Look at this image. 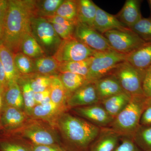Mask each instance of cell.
I'll return each instance as SVG.
<instances>
[{
    "label": "cell",
    "instance_id": "1",
    "mask_svg": "<svg viewBox=\"0 0 151 151\" xmlns=\"http://www.w3.org/2000/svg\"><path fill=\"white\" fill-rule=\"evenodd\" d=\"M35 1L9 0L1 42L14 54L21 52L24 37L31 34V22L36 17Z\"/></svg>",
    "mask_w": 151,
    "mask_h": 151
},
{
    "label": "cell",
    "instance_id": "2",
    "mask_svg": "<svg viewBox=\"0 0 151 151\" xmlns=\"http://www.w3.org/2000/svg\"><path fill=\"white\" fill-rule=\"evenodd\" d=\"M55 126L70 145L80 150L89 148L101 130L85 119L66 112L59 116Z\"/></svg>",
    "mask_w": 151,
    "mask_h": 151
},
{
    "label": "cell",
    "instance_id": "3",
    "mask_svg": "<svg viewBox=\"0 0 151 151\" xmlns=\"http://www.w3.org/2000/svg\"><path fill=\"white\" fill-rule=\"evenodd\" d=\"M145 95L132 96L125 108L114 118L109 128L121 136L133 137L140 126L143 111L147 107Z\"/></svg>",
    "mask_w": 151,
    "mask_h": 151
},
{
    "label": "cell",
    "instance_id": "4",
    "mask_svg": "<svg viewBox=\"0 0 151 151\" xmlns=\"http://www.w3.org/2000/svg\"><path fill=\"white\" fill-rule=\"evenodd\" d=\"M127 55L114 50L96 52L93 56L89 72L86 75L87 82L93 83L98 79L111 75L119 64L127 60Z\"/></svg>",
    "mask_w": 151,
    "mask_h": 151
},
{
    "label": "cell",
    "instance_id": "5",
    "mask_svg": "<svg viewBox=\"0 0 151 151\" xmlns=\"http://www.w3.org/2000/svg\"><path fill=\"white\" fill-rule=\"evenodd\" d=\"M31 34L46 56H53L62 40L55 32L51 23L41 17L33 18Z\"/></svg>",
    "mask_w": 151,
    "mask_h": 151
},
{
    "label": "cell",
    "instance_id": "6",
    "mask_svg": "<svg viewBox=\"0 0 151 151\" xmlns=\"http://www.w3.org/2000/svg\"><path fill=\"white\" fill-rule=\"evenodd\" d=\"M144 72L126 60L119 64L111 75L118 80L124 92L132 96H139L144 95L142 88Z\"/></svg>",
    "mask_w": 151,
    "mask_h": 151
},
{
    "label": "cell",
    "instance_id": "7",
    "mask_svg": "<svg viewBox=\"0 0 151 151\" xmlns=\"http://www.w3.org/2000/svg\"><path fill=\"white\" fill-rule=\"evenodd\" d=\"M14 137H22L35 145H58V138L53 130L37 122H27L18 129L3 133Z\"/></svg>",
    "mask_w": 151,
    "mask_h": 151
},
{
    "label": "cell",
    "instance_id": "8",
    "mask_svg": "<svg viewBox=\"0 0 151 151\" xmlns=\"http://www.w3.org/2000/svg\"><path fill=\"white\" fill-rule=\"evenodd\" d=\"M102 35L113 49L127 55L134 52L146 42L131 29L112 30Z\"/></svg>",
    "mask_w": 151,
    "mask_h": 151
},
{
    "label": "cell",
    "instance_id": "9",
    "mask_svg": "<svg viewBox=\"0 0 151 151\" xmlns=\"http://www.w3.org/2000/svg\"><path fill=\"white\" fill-rule=\"evenodd\" d=\"M96 52L73 36L62 40L53 56L59 63L80 61L94 56Z\"/></svg>",
    "mask_w": 151,
    "mask_h": 151
},
{
    "label": "cell",
    "instance_id": "10",
    "mask_svg": "<svg viewBox=\"0 0 151 151\" xmlns=\"http://www.w3.org/2000/svg\"><path fill=\"white\" fill-rule=\"evenodd\" d=\"M73 35L86 46L97 52L113 50L102 34L86 25L78 23L76 26Z\"/></svg>",
    "mask_w": 151,
    "mask_h": 151
},
{
    "label": "cell",
    "instance_id": "11",
    "mask_svg": "<svg viewBox=\"0 0 151 151\" xmlns=\"http://www.w3.org/2000/svg\"><path fill=\"white\" fill-rule=\"evenodd\" d=\"M73 111L81 118L101 128L109 127L114 119L100 103L73 108Z\"/></svg>",
    "mask_w": 151,
    "mask_h": 151
},
{
    "label": "cell",
    "instance_id": "12",
    "mask_svg": "<svg viewBox=\"0 0 151 151\" xmlns=\"http://www.w3.org/2000/svg\"><path fill=\"white\" fill-rule=\"evenodd\" d=\"M28 117L23 110L4 105L0 117L1 130L10 133L18 129L27 122Z\"/></svg>",
    "mask_w": 151,
    "mask_h": 151
},
{
    "label": "cell",
    "instance_id": "13",
    "mask_svg": "<svg viewBox=\"0 0 151 151\" xmlns=\"http://www.w3.org/2000/svg\"><path fill=\"white\" fill-rule=\"evenodd\" d=\"M100 103L94 83L88 82L69 95L67 105L68 108H73Z\"/></svg>",
    "mask_w": 151,
    "mask_h": 151
},
{
    "label": "cell",
    "instance_id": "14",
    "mask_svg": "<svg viewBox=\"0 0 151 151\" xmlns=\"http://www.w3.org/2000/svg\"><path fill=\"white\" fill-rule=\"evenodd\" d=\"M68 109L67 106L56 105L51 102L44 105H35L30 117L48 122L50 125L55 126L59 116Z\"/></svg>",
    "mask_w": 151,
    "mask_h": 151
},
{
    "label": "cell",
    "instance_id": "15",
    "mask_svg": "<svg viewBox=\"0 0 151 151\" xmlns=\"http://www.w3.org/2000/svg\"><path fill=\"white\" fill-rule=\"evenodd\" d=\"M93 28L102 34L112 30L130 29L127 26L119 21L116 16L108 13L97 6Z\"/></svg>",
    "mask_w": 151,
    "mask_h": 151
},
{
    "label": "cell",
    "instance_id": "16",
    "mask_svg": "<svg viewBox=\"0 0 151 151\" xmlns=\"http://www.w3.org/2000/svg\"><path fill=\"white\" fill-rule=\"evenodd\" d=\"M121 136L111 128H101L97 137L89 147V151H113L119 145Z\"/></svg>",
    "mask_w": 151,
    "mask_h": 151
},
{
    "label": "cell",
    "instance_id": "17",
    "mask_svg": "<svg viewBox=\"0 0 151 151\" xmlns=\"http://www.w3.org/2000/svg\"><path fill=\"white\" fill-rule=\"evenodd\" d=\"M142 1L127 0L119 13L116 16L119 21L131 28L142 18L140 11Z\"/></svg>",
    "mask_w": 151,
    "mask_h": 151
},
{
    "label": "cell",
    "instance_id": "18",
    "mask_svg": "<svg viewBox=\"0 0 151 151\" xmlns=\"http://www.w3.org/2000/svg\"><path fill=\"white\" fill-rule=\"evenodd\" d=\"M100 101L124 92L116 77L110 75L93 82Z\"/></svg>",
    "mask_w": 151,
    "mask_h": 151
},
{
    "label": "cell",
    "instance_id": "19",
    "mask_svg": "<svg viewBox=\"0 0 151 151\" xmlns=\"http://www.w3.org/2000/svg\"><path fill=\"white\" fill-rule=\"evenodd\" d=\"M14 54L0 42V60L4 68L8 86L18 83L21 76L18 71L14 60Z\"/></svg>",
    "mask_w": 151,
    "mask_h": 151
},
{
    "label": "cell",
    "instance_id": "20",
    "mask_svg": "<svg viewBox=\"0 0 151 151\" xmlns=\"http://www.w3.org/2000/svg\"><path fill=\"white\" fill-rule=\"evenodd\" d=\"M127 61L142 71H145L151 66V42H146L137 50L127 55Z\"/></svg>",
    "mask_w": 151,
    "mask_h": 151
},
{
    "label": "cell",
    "instance_id": "21",
    "mask_svg": "<svg viewBox=\"0 0 151 151\" xmlns=\"http://www.w3.org/2000/svg\"><path fill=\"white\" fill-rule=\"evenodd\" d=\"M132 97L131 94L123 92L101 101L100 103L114 119L129 104Z\"/></svg>",
    "mask_w": 151,
    "mask_h": 151
},
{
    "label": "cell",
    "instance_id": "22",
    "mask_svg": "<svg viewBox=\"0 0 151 151\" xmlns=\"http://www.w3.org/2000/svg\"><path fill=\"white\" fill-rule=\"evenodd\" d=\"M97 7V5L91 0H78L77 20L78 23L93 28Z\"/></svg>",
    "mask_w": 151,
    "mask_h": 151
},
{
    "label": "cell",
    "instance_id": "23",
    "mask_svg": "<svg viewBox=\"0 0 151 151\" xmlns=\"http://www.w3.org/2000/svg\"><path fill=\"white\" fill-rule=\"evenodd\" d=\"M34 73L53 76L59 74L60 63L53 56H44L33 59Z\"/></svg>",
    "mask_w": 151,
    "mask_h": 151
},
{
    "label": "cell",
    "instance_id": "24",
    "mask_svg": "<svg viewBox=\"0 0 151 151\" xmlns=\"http://www.w3.org/2000/svg\"><path fill=\"white\" fill-rule=\"evenodd\" d=\"M49 88L52 102L56 105L68 107L67 101L69 95L58 75L52 76Z\"/></svg>",
    "mask_w": 151,
    "mask_h": 151
},
{
    "label": "cell",
    "instance_id": "25",
    "mask_svg": "<svg viewBox=\"0 0 151 151\" xmlns=\"http://www.w3.org/2000/svg\"><path fill=\"white\" fill-rule=\"evenodd\" d=\"M93 56L80 61L60 63L59 73L70 72L86 77L92 63Z\"/></svg>",
    "mask_w": 151,
    "mask_h": 151
},
{
    "label": "cell",
    "instance_id": "26",
    "mask_svg": "<svg viewBox=\"0 0 151 151\" xmlns=\"http://www.w3.org/2000/svg\"><path fill=\"white\" fill-rule=\"evenodd\" d=\"M4 105L24 111L22 94L18 83L8 86L3 95Z\"/></svg>",
    "mask_w": 151,
    "mask_h": 151
},
{
    "label": "cell",
    "instance_id": "27",
    "mask_svg": "<svg viewBox=\"0 0 151 151\" xmlns=\"http://www.w3.org/2000/svg\"><path fill=\"white\" fill-rule=\"evenodd\" d=\"M18 84L22 94L24 103V111L28 116L30 117L33 109L36 105L35 92L32 89L29 81L26 76H21L18 81Z\"/></svg>",
    "mask_w": 151,
    "mask_h": 151
},
{
    "label": "cell",
    "instance_id": "28",
    "mask_svg": "<svg viewBox=\"0 0 151 151\" xmlns=\"http://www.w3.org/2000/svg\"><path fill=\"white\" fill-rule=\"evenodd\" d=\"M58 76L69 96L70 94L88 83L86 77L76 73L64 72L59 73Z\"/></svg>",
    "mask_w": 151,
    "mask_h": 151
},
{
    "label": "cell",
    "instance_id": "29",
    "mask_svg": "<svg viewBox=\"0 0 151 151\" xmlns=\"http://www.w3.org/2000/svg\"><path fill=\"white\" fill-rule=\"evenodd\" d=\"M21 52L32 59L46 55L32 34L28 35L24 39L21 47Z\"/></svg>",
    "mask_w": 151,
    "mask_h": 151
},
{
    "label": "cell",
    "instance_id": "30",
    "mask_svg": "<svg viewBox=\"0 0 151 151\" xmlns=\"http://www.w3.org/2000/svg\"><path fill=\"white\" fill-rule=\"evenodd\" d=\"M64 0H39L35 1L36 17L45 18L55 15Z\"/></svg>",
    "mask_w": 151,
    "mask_h": 151
},
{
    "label": "cell",
    "instance_id": "31",
    "mask_svg": "<svg viewBox=\"0 0 151 151\" xmlns=\"http://www.w3.org/2000/svg\"><path fill=\"white\" fill-rule=\"evenodd\" d=\"M77 7L78 0H64L57 10L55 15L62 17L68 20L78 23Z\"/></svg>",
    "mask_w": 151,
    "mask_h": 151
},
{
    "label": "cell",
    "instance_id": "32",
    "mask_svg": "<svg viewBox=\"0 0 151 151\" xmlns=\"http://www.w3.org/2000/svg\"><path fill=\"white\" fill-rule=\"evenodd\" d=\"M132 137L137 145L145 151H151V125H140Z\"/></svg>",
    "mask_w": 151,
    "mask_h": 151
},
{
    "label": "cell",
    "instance_id": "33",
    "mask_svg": "<svg viewBox=\"0 0 151 151\" xmlns=\"http://www.w3.org/2000/svg\"><path fill=\"white\" fill-rule=\"evenodd\" d=\"M25 76L28 79L31 87L35 93L43 92L50 88L52 76L43 75L37 73Z\"/></svg>",
    "mask_w": 151,
    "mask_h": 151
},
{
    "label": "cell",
    "instance_id": "34",
    "mask_svg": "<svg viewBox=\"0 0 151 151\" xmlns=\"http://www.w3.org/2000/svg\"><path fill=\"white\" fill-rule=\"evenodd\" d=\"M14 60L16 67L21 76L34 73V63L32 58L20 52L14 54Z\"/></svg>",
    "mask_w": 151,
    "mask_h": 151
},
{
    "label": "cell",
    "instance_id": "35",
    "mask_svg": "<svg viewBox=\"0 0 151 151\" xmlns=\"http://www.w3.org/2000/svg\"><path fill=\"white\" fill-rule=\"evenodd\" d=\"M130 29L146 42H151V17L142 18Z\"/></svg>",
    "mask_w": 151,
    "mask_h": 151
},
{
    "label": "cell",
    "instance_id": "36",
    "mask_svg": "<svg viewBox=\"0 0 151 151\" xmlns=\"http://www.w3.org/2000/svg\"><path fill=\"white\" fill-rule=\"evenodd\" d=\"M0 151H31V150L14 140L13 137L2 134L0 137Z\"/></svg>",
    "mask_w": 151,
    "mask_h": 151
},
{
    "label": "cell",
    "instance_id": "37",
    "mask_svg": "<svg viewBox=\"0 0 151 151\" xmlns=\"http://www.w3.org/2000/svg\"><path fill=\"white\" fill-rule=\"evenodd\" d=\"M121 142L113 151H139L133 137L130 136H122Z\"/></svg>",
    "mask_w": 151,
    "mask_h": 151
},
{
    "label": "cell",
    "instance_id": "38",
    "mask_svg": "<svg viewBox=\"0 0 151 151\" xmlns=\"http://www.w3.org/2000/svg\"><path fill=\"white\" fill-rule=\"evenodd\" d=\"M46 19L47 21L51 23L59 25L63 27L68 28L70 29L75 30L76 26L77 24L74 22L70 21L66 19L63 18L62 17L54 15L46 17L44 18Z\"/></svg>",
    "mask_w": 151,
    "mask_h": 151
},
{
    "label": "cell",
    "instance_id": "39",
    "mask_svg": "<svg viewBox=\"0 0 151 151\" xmlns=\"http://www.w3.org/2000/svg\"><path fill=\"white\" fill-rule=\"evenodd\" d=\"M142 88L144 95L147 98L151 97V66L145 70Z\"/></svg>",
    "mask_w": 151,
    "mask_h": 151
},
{
    "label": "cell",
    "instance_id": "40",
    "mask_svg": "<svg viewBox=\"0 0 151 151\" xmlns=\"http://www.w3.org/2000/svg\"><path fill=\"white\" fill-rule=\"evenodd\" d=\"M51 24L55 32L62 40L70 38L74 36V30L55 24Z\"/></svg>",
    "mask_w": 151,
    "mask_h": 151
},
{
    "label": "cell",
    "instance_id": "41",
    "mask_svg": "<svg viewBox=\"0 0 151 151\" xmlns=\"http://www.w3.org/2000/svg\"><path fill=\"white\" fill-rule=\"evenodd\" d=\"M31 151H65L58 145H35L32 146Z\"/></svg>",
    "mask_w": 151,
    "mask_h": 151
},
{
    "label": "cell",
    "instance_id": "42",
    "mask_svg": "<svg viewBox=\"0 0 151 151\" xmlns=\"http://www.w3.org/2000/svg\"><path fill=\"white\" fill-rule=\"evenodd\" d=\"M140 125H151V105H147L143 111L141 116Z\"/></svg>",
    "mask_w": 151,
    "mask_h": 151
},
{
    "label": "cell",
    "instance_id": "43",
    "mask_svg": "<svg viewBox=\"0 0 151 151\" xmlns=\"http://www.w3.org/2000/svg\"><path fill=\"white\" fill-rule=\"evenodd\" d=\"M9 7V0H0V25L2 28Z\"/></svg>",
    "mask_w": 151,
    "mask_h": 151
},
{
    "label": "cell",
    "instance_id": "44",
    "mask_svg": "<svg viewBox=\"0 0 151 151\" xmlns=\"http://www.w3.org/2000/svg\"><path fill=\"white\" fill-rule=\"evenodd\" d=\"M7 87V83L5 71L0 60V91L2 92L3 94Z\"/></svg>",
    "mask_w": 151,
    "mask_h": 151
},
{
    "label": "cell",
    "instance_id": "45",
    "mask_svg": "<svg viewBox=\"0 0 151 151\" xmlns=\"http://www.w3.org/2000/svg\"><path fill=\"white\" fill-rule=\"evenodd\" d=\"M50 95V88L43 92L35 93L34 98L36 105H40L45 98L48 97Z\"/></svg>",
    "mask_w": 151,
    "mask_h": 151
},
{
    "label": "cell",
    "instance_id": "46",
    "mask_svg": "<svg viewBox=\"0 0 151 151\" xmlns=\"http://www.w3.org/2000/svg\"><path fill=\"white\" fill-rule=\"evenodd\" d=\"M2 92L0 91V117L4 106V97Z\"/></svg>",
    "mask_w": 151,
    "mask_h": 151
},
{
    "label": "cell",
    "instance_id": "47",
    "mask_svg": "<svg viewBox=\"0 0 151 151\" xmlns=\"http://www.w3.org/2000/svg\"><path fill=\"white\" fill-rule=\"evenodd\" d=\"M147 106L148 105H151V97L150 98H147Z\"/></svg>",
    "mask_w": 151,
    "mask_h": 151
},
{
    "label": "cell",
    "instance_id": "48",
    "mask_svg": "<svg viewBox=\"0 0 151 151\" xmlns=\"http://www.w3.org/2000/svg\"><path fill=\"white\" fill-rule=\"evenodd\" d=\"M2 33V28L0 25V42H1V40Z\"/></svg>",
    "mask_w": 151,
    "mask_h": 151
},
{
    "label": "cell",
    "instance_id": "49",
    "mask_svg": "<svg viewBox=\"0 0 151 151\" xmlns=\"http://www.w3.org/2000/svg\"><path fill=\"white\" fill-rule=\"evenodd\" d=\"M147 2L149 4V7H150L151 13V0H148V1H147Z\"/></svg>",
    "mask_w": 151,
    "mask_h": 151
},
{
    "label": "cell",
    "instance_id": "50",
    "mask_svg": "<svg viewBox=\"0 0 151 151\" xmlns=\"http://www.w3.org/2000/svg\"><path fill=\"white\" fill-rule=\"evenodd\" d=\"M0 130H1V126H0Z\"/></svg>",
    "mask_w": 151,
    "mask_h": 151
}]
</instances>
